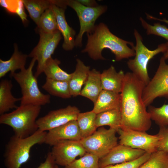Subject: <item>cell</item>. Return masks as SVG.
I'll list each match as a JSON object with an SVG mask.
<instances>
[{
    "label": "cell",
    "mask_w": 168,
    "mask_h": 168,
    "mask_svg": "<svg viewBox=\"0 0 168 168\" xmlns=\"http://www.w3.org/2000/svg\"><path fill=\"white\" fill-rule=\"evenodd\" d=\"M82 139L77 121L74 120L48 131L44 143L53 146L62 141H80Z\"/></svg>",
    "instance_id": "cell-15"
},
{
    "label": "cell",
    "mask_w": 168,
    "mask_h": 168,
    "mask_svg": "<svg viewBox=\"0 0 168 168\" xmlns=\"http://www.w3.org/2000/svg\"><path fill=\"white\" fill-rule=\"evenodd\" d=\"M87 40L85 48L82 52L87 53L94 60H104L102 55L103 49L110 50L115 56L116 61L134 56L133 43L121 39L112 33L108 26L100 23L95 26L93 31L87 33Z\"/></svg>",
    "instance_id": "cell-2"
},
{
    "label": "cell",
    "mask_w": 168,
    "mask_h": 168,
    "mask_svg": "<svg viewBox=\"0 0 168 168\" xmlns=\"http://www.w3.org/2000/svg\"><path fill=\"white\" fill-rule=\"evenodd\" d=\"M24 5L22 0H21L19 7L16 14L20 17L22 21L24 23L27 21V15L24 9Z\"/></svg>",
    "instance_id": "cell-37"
},
{
    "label": "cell",
    "mask_w": 168,
    "mask_h": 168,
    "mask_svg": "<svg viewBox=\"0 0 168 168\" xmlns=\"http://www.w3.org/2000/svg\"><path fill=\"white\" fill-rule=\"evenodd\" d=\"M40 36L37 45L28 55L35 58L38 64L35 76L38 77L42 73L47 61L53 54L62 38L61 34L59 30L51 33L38 32Z\"/></svg>",
    "instance_id": "cell-9"
},
{
    "label": "cell",
    "mask_w": 168,
    "mask_h": 168,
    "mask_svg": "<svg viewBox=\"0 0 168 168\" xmlns=\"http://www.w3.org/2000/svg\"><path fill=\"white\" fill-rule=\"evenodd\" d=\"M95 124L98 127L107 125L117 131L121 127L119 109H113L96 114Z\"/></svg>",
    "instance_id": "cell-23"
},
{
    "label": "cell",
    "mask_w": 168,
    "mask_h": 168,
    "mask_svg": "<svg viewBox=\"0 0 168 168\" xmlns=\"http://www.w3.org/2000/svg\"><path fill=\"white\" fill-rule=\"evenodd\" d=\"M55 168H59L58 165H56L55 166Z\"/></svg>",
    "instance_id": "cell-41"
},
{
    "label": "cell",
    "mask_w": 168,
    "mask_h": 168,
    "mask_svg": "<svg viewBox=\"0 0 168 168\" xmlns=\"http://www.w3.org/2000/svg\"><path fill=\"white\" fill-rule=\"evenodd\" d=\"M167 49L166 51L164 53L163 57L166 60L168 59V42H167Z\"/></svg>",
    "instance_id": "cell-40"
},
{
    "label": "cell",
    "mask_w": 168,
    "mask_h": 168,
    "mask_svg": "<svg viewBox=\"0 0 168 168\" xmlns=\"http://www.w3.org/2000/svg\"><path fill=\"white\" fill-rule=\"evenodd\" d=\"M75 71L68 81L71 94L73 97L80 95L82 87L87 80L90 71L89 66H86L79 59H77Z\"/></svg>",
    "instance_id": "cell-18"
},
{
    "label": "cell",
    "mask_w": 168,
    "mask_h": 168,
    "mask_svg": "<svg viewBox=\"0 0 168 168\" xmlns=\"http://www.w3.org/2000/svg\"><path fill=\"white\" fill-rule=\"evenodd\" d=\"M14 51L10 58L4 61L0 59V78L4 77L9 72L12 74L18 69L25 68V65L28 55L19 51L16 44L14 45Z\"/></svg>",
    "instance_id": "cell-21"
},
{
    "label": "cell",
    "mask_w": 168,
    "mask_h": 168,
    "mask_svg": "<svg viewBox=\"0 0 168 168\" xmlns=\"http://www.w3.org/2000/svg\"><path fill=\"white\" fill-rule=\"evenodd\" d=\"M82 5L89 7H95L98 6L96 2L93 0H77Z\"/></svg>",
    "instance_id": "cell-38"
},
{
    "label": "cell",
    "mask_w": 168,
    "mask_h": 168,
    "mask_svg": "<svg viewBox=\"0 0 168 168\" xmlns=\"http://www.w3.org/2000/svg\"><path fill=\"white\" fill-rule=\"evenodd\" d=\"M56 165L51 152H49L47 154L45 161L41 163L36 168H55Z\"/></svg>",
    "instance_id": "cell-36"
},
{
    "label": "cell",
    "mask_w": 168,
    "mask_h": 168,
    "mask_svg": "<svg viewBox=\"0 0 168 168\" xmlns=\"http://www.w3.org/2000/svg\"><path fill=\"white\" fill-rule=\"evenodd\" d=\"M63 5L68 6L75 10L78 17L80 29L75 40V46L81 47L83 35L85 33L91 32L95 28V23L97 19L105 13L107 9L105 6L89 7L81 4L77 0H62Z\"/></svg>",
    "instance_id": "cell-8"
},
{
    "label": "cell",
    "mask_w": 168,
    "mask_h": 168,
    "mask_svg": "<svg viewBox=\"0 0 168 168\" xmlns=\"http://www.w3.org/2000/svg\"><path fill=\"white\" fill-rule=\"evenodd\" d=\"M147 111L151 120L159 127L168 126V104L159 107L150 105Z\"/></svg>",
    "instance_id": "cell-30"
},
{
    "label": "cell",
    "mask_w": 168,
    "mask_h": 168,
    "mask_svg": "<svg viewBox=\"0 0 168 168\" xmlns=\"http://www.w3.org/2000/svg\"><path fill=\"white\" fill-rule=\"evenodd\" d=\"M52 7L55 15L58 30L63 38L62 47L66 50H72L75 46V30L69 26L65 19V9L52 3Z\"/></svg>",
    "instance_id": "cell-16"
},
{
    "label": "cell",
    "mask_w": 168,
    "mask_h": 168,
    "mask_svg": "<svg viewBox=\"0 0 168 168\" xmlns=\"http://www.w3.org/2000/svg\"><path fill=\"white\" fill-rule=\"evenodd\" d=\"M117 132L114 129L102 127L90 136L82 138L80 142L86 152L94 154L100 159L118 144Z\"/></svg>",
    "instance_id": "cell-7"
},
{
    "label": "cell",
    "mask_w": 168,
    "mask_h": 168,
    "mask_svg": "<svg viewBox=\"0 0 168 168\" xmlns=\"http://www.w3.org/2000/svg\"><path fill=\"white\" fill-rule=\"evenodd\" d=\"M145 86L132 72L125 73L120 93L121 128L146 132L150 128L152 120L142 97Z\"/></svg>",
    "instance_id": "cell-1"
},
{
    "label": "cell",
    "mask_w": 168,
    "mask_h": 168,
    "mask_svg": "<svg viewBox=\"0 0 168 168\" xmlns=\"http://www.w3.org/2000/svg\"><path fill=\"white\" fill-rule=\"evenodd\" d=\"M80 113L78 108L70 105L51 111L45 116L37 119L38 129L43 131H48L71 121L77 120Z\"/></svg>",
    "instance_id": "cell-12"
},
{
    "label": "cell",
    "mask_w": 168,
    "mask_h": 168,
    "mask_svg": "<svg viewBox=\"0 0 168 168\" xmlns=\"http://www.w3.org/2000/svg\"><path fill=\"white\" fill-rule=\"evenodd\" d=\"M151 154L146 152L141 157L133 161L110 165L103 168H139L141 165L148 159Z\"/></svg>",
    "instance_id": "cell-33"
},
{
    "label": "cell",
    "mask_w": 168,
    "mask_h": 168,
    "mask_svg": "<svg viewBox=\"0 0 168 168\" xmlns=\"http://www.w3.org/2000/svg\"><path fill=\"white\" fill-rule=\"evenodd\" d=\"M157 134L159 138L157 150L168 153V126L159 127Z\"/></svg>",
    "instance_id": "cell-34"
},
{
    "label": "cell",
    "mask_w": 168,
    "mask_h": 168,
    "mask_svg": "<svg viewBox=\"0 0 168 168\" xmlns=\"http://www.w3.org/2000/svg\"><path fill=\"white\" fill-rule=\"evenodd\" d=\"M168 98V64L162 56L154 75L145 86L142 97L146 107L148 106L157 97Z\"/></svg>",
    "instance_id": "cell-10"
},
{
    "label": "cell",
    "mask_w": 168,
    "mask_h": 168,
    "mask_svg": "<svg viewBox=\"0 0 168 168\" xmlns=\"http://www.w3.org/2000/svg\"><path fill=\"white\" fill-rule=\"evenodd\" d=\"M13 85L12 81L7 79L2 80L0 82V114H2L11 109H16V102L20 101L21 98L15 97L11 90Z\"/></svg>",
    "instance_id": "cell-22"
},
{
    "label": "cell",
    "mask_w": 168,
    "mask_h": 168,
    "mask_svg": "<svg viewBox=\"0 0 168 168\" xmlns=\"http://www.w3.org/2000/svg\"><path fill=\"white\" fill-rule=\"evenodd\" d=\"M43 89L50 94L63 99L70 98L71 94L68 81L55 80L46 78L42 86Z\"/></svg>",
    "instance_id": "cell-26"
},
{
    "label": "cell",
    "mask_w": 168,
    "mask_h": 168,
    "mask_svg": "<svg viewBox=\"0 0 168 168\" xmlns=\"http://www.w3.org/2000/svg\"><path fill=\"white\" fill-rule=\"evenodd\" d=\"M41 109L39 105H20L12 112L1 115L0 124L11 127L17 137H28L38 129L36 121Z\"/></svg>",
    "instance_id": "cell-4"
},
{
    "label": "cell",
    "mask_w": 168,
    "mask_h": 168,
    "mask_svg": "<svg viewBox=\"0 0 168 168\" xmlns=\"http://www.w3.org/2000/svg\"><path fill=\"white\" fill-rule=\"evenodd\" d=\"M36 59L32 58L28 67L18 73L10 74L19 85L22 96L20 105H32L42 106L50 103V96L42 93L38 85L37 78L33 75L32 69Z\"/></svg>",
    "instance_id": "cell-5"
},
{
    "label": "cell",
    "mask_w": 168,
    "mask_h": 168,
    "mask_svg": "<svg viewBox=\"0 0 168 168\" xmlns=\"http://www.w3.org/2000/svg\"><path fill=\"white\" fill-rule=\"evenodd\" d=\"M20 1V0H0V4L8 12L16 14Z\"/></svg>",
    "instance_id": "cell-35"
},
{
    "label": "cell",
    "mask_w": 168,
    "mask_h": 168,
    "mask_svg": "<svg viewBox=\"0 0 168 168\" xmlns=\"http://www.w3.org/2000/svg\"><path fill=\"white\" fill-rule=\"evenodd\" d=\"M120 93L103 90L92 110L97 114L113 109L120 110Z\"/></svg>",
    "instance_id": "cell-20"
},
{
    "label": "cell",
    "mask_w": 168,
    "mask_h": 168,
    "mask_svg": "<svg viewBox=\"0 0 168 168\" xmlns=\"http://www.w3.org/2000/svg\"><path fill=\"white\" fill-rule=\"evenodd\" d=\"M47 132L38 129L30 136L21 138L12 136L6 144L4 154V164L6 168H20L30 157L31 148L36 144L45 143Z\"/></svg>",
    "instance_id": "cell-3"
},
{
    "label": "cell",
    "mask_w": 168,
    "mask_h": 168,
    "mask_svg": "<svg viewBox=\"0 0 168 168\" xmlns=\"http://www.w3.org/2000/svg\"><path fill=\"white\" fill-rule=\"evenodd\" d=\"M96 115L92 110L78 114L77 121L82 139L90 136L96 130Z\"/></svg>",
    "instance_id": "cell-24"
},
{
    "label": "cell",
    "mask_w": 168,
    "mask_h": 168,
    "mask_svg": "<svg viewBox=\"0 0 168 168\" xmlns=\"http://www.w3.org/2000/svg\"><path fill=\"white\" fill-rule=\"evenodd\" d=\"M134 35L136 42L134 48L135 58L129 59L127 65L132 72L146 86L151 80L148 73V63L157 54L165 52L167 49V43L160 44L156 49L150 50L143 44L142 36L136 29L134 30Z\"/></svg>",
    "instance_id": "cell-6"
},
{
    "label": "cell",
    "mask_w": 168,
    "mask_h": 168,
    "mask_svg": "<svg viewBox=\"0 0 168 168\" xmlns=\"http://www.w3.org/2000/svg\"><path fill=\"white\" fill-rule=\"evenodd\" d=\"M125 74L122 70L117 72L111 65L101 74L102 87L103 90L117 93L121 91Z\"/></svg>",
    "instance_id": "cell-17"
},
{
    "label": "cell",
    "mask_w": 168,
    "mask_h": 168,
    "mask_svg": "<svg viewBox=\"0 0 168 168\" xmlns=\"http://www.w3.org/2000/svg\"><path fill=\"white\" fill-rule=\"evenodd\" d=\"M99 160L97 156L86 152L83 156L75 160L64 168H99Z\"/></svg>",
    "instance_id": "cell-31"
},
{
    "label": "cell",
    "mask_w": 168,
    "mask_h": 168,
    "mask_svg": "<svg viewBox=\"0 0 168 168\" xmlns=\"http://www.w3.org/2000/svg\"><path fill=\"white\" fill-rule=\"evenodd\" d=\"M139 168H168V153L157 150Z\"/></svg>",
    "instance_id": "cell-29"
},
{
    "label": "cell",
    "mask_w": 168,
    "mask_h": 168,
    "mask_svg": "<svg viewBox=\"0 0 168 168\" xmlns=\"http://www.w3.org/2000/svg\"><path fill=\"white\" fill-rule=\"evenodd\" d=\"M140 20L147 35H156L164 38L168 42V28L165 25L161 24L160 22H156L152 25L142 17H140Z\"/></svg>",
    "instance_id": "cell-32"
},
{
    "label": "cell",
    "mask_w": 168,
    "mask_h": 168,
    "mask_svg": "<svg viewBox=\"0 0 168 168\" xmlns=\"http://www.w3.org/2000/svg\"><path fill=\"white\" fill-rule=\"evenodd\" d=\"M22 1L30 17L36 25L42 15L52 4L51 0H23Z\"/></svg>",
    "instance_id": "cell-27"
},
{
    "label": "cell",
    "mask_w": 168,
    "mask_h": 168,
    "mask_svg": "<svg viewBox=\"0 0 168 168\" xmlns=\"http://www.w3.org/2000/svg\"><path fill=\"white\" fill-rule=\"evenodd\" d=\"M37 25L38 32L51 33L58 30L55 15L52 5L42 15Z\"/></svg>",
    "instance_id": "cell-28"
},
{
    "label": "cell",
    "mask_w": 168,
    "mask_h": 168,
    "mask_svg": "<svg viewBox=\"0 0 168 168\" xmlns=\"http://www.w3.org/2000/svg\"><path fill=\"white\" fill-rule=\"evenodd\" d=\"M146 152L140 149L119 144L105 156L100 159L99 168L135 160Z\"/></svg>",
    "instance_id": "cell-14"
},
{
    "label": "cell",
    "mask_w": 168,
    "mask_h": 168,
    "mask_svg": "<svg viewBox=\"0 0 168 168\" xmlns=\"http://www.w3.org/2000/svg\"><path fill=\"white\" fill-rule=\"evenodd\" d=\"M146 17L147 19L158 21L164 22L168 24V20L166 19L165 18H163L162 19H161L156 18L150 15H149L147 13H146Z\"/></svg>",
    "instance_id": "cell-39"
},
{
    "label": "cell",
    "mask_w": 168,
    "mask_h": 168,
    "mask_svg": "<svg viewBox=\"0 0 168 168\" xmlns=\"http://www.w3.org/2000/svg\"><path fill=\"white\" fill-rule=\"evenodd\" d=\"M101 74L95 69L90 70L87 80L80 95L90 99L94 104L103 90Z\"/></svg>",
    "instance_id": "cell-19"
},
{
    "label": "cell",
    "mask_w": 168,
    "mask_h": 168,
    "mask_svg": "<svg viewBox=\"0 0 168 168\" xmlns=\"http://www.w3.org/2000/svg\"><path fill=\"white\" fill-rule=\"evenodd\" d=\"M60 63L59 60L52 57L47 61L43 70L46 78L60 81L69 80L71 73H68L60 68L59 66Z\"/></svg>",
    "instance_id": "cell-25"
},
{
    "label": "cell",
    "mask_w": 168,
    "mask_h": 168,
    "mask_svg": "<svg viewBox=\"0 0 168 168\" xmlns=\"http://www.w3.org/2000/svg\"><path fill=\"white\" fill-rule=\"evenodd\" d=\"M119 144L142 150L152 154L157 151L159 138L158 135H150L145 131L119 128Z\"/></svg>",
    "instance_id": "cell-11"
},
{
    "label": "cell",
    "mask_w": 168,
    "mask_h": 168,
    "mask_svg": "<svg viewBox=\"0 0 168 168\" xmlns=\"http://www.w3.org/2000/svg\"><path fill=\"white\" fill-rule=\"evenodd\" d=\"M56 165L65 166L70 164L78 156L81 157L86 153L80 141L66 140L53 146L50 152Z\"/></svg>",
    "instance_id": "cell-13"
}]
</instances>
